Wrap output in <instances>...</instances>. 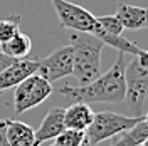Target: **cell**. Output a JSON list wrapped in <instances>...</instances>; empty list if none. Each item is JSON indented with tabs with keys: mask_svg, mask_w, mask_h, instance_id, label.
<instances>
[{
	"mask_svg": "<svg viewBox=\"0 0 148 146\" xmlns=\"http://www.w3.org/2000/svg\"><path fill=\"white\" fill-rule=\"evenodd\" d=\"M64 131V108H51L44 119L40 121L39 128L34 131V146H39L44 141L54 139L57 134H61Z\"/></svg>",
	"mask_w": 148,
	"mask_h": 146,
	"instance_id": "9",
	"label": "cell"
},
{
	"mask_svg": "<svg viewBox=\"0 0 148 146\" xmlns=\"http://www.w3.org/2000/svg\"><path fill=\"white\" fill-rule=\"evenodd\" d=\"M96 20H98L99 27L111 35H121L125 30L116 15H101V17H96Z\"/></svg>",
	"mask_w": 148,
	"mask_h": 146,
	"instance_id": "17",
	"label": "cell"
},
{
	"mask_svg": "<svg viewBox=\"0 0 148 146\" xmlns=\"http://www.w3.org/2000/svg\"><path fill=\"white\" fill-rule=\"evenodd\" d=\"M30 49H32V40H30V37H29L27 34H24V32H17V34L12 37V39H9L7 42L0 44V50L5 55L15 59V61L27 57L29 52H30Z\"/></svg>",
	"mask_w": 148,
	"mask_h": 146,
	"instance_id": "14",
	"label": "cell"
},
{
	"mask_svg": "<svg viewBox=\"0 0 148 146\" xmlns=\"http://www.w3.org/2000/svg\"><path fill=\"white\" fill-rule=\"evenodd\" d=\"M81 146H91V145H89V141H88V139H84V143Z\"/></svg>",
	"mask_w": 148,
	"mask_h": 146,
	"instance_id": "20",
	"label": "cell"
},
{
	"mask_svg": "<svg viewBox=\"0 0 148 146\" xmlns=\"http://www.w3.org/2000/svg\"><path fill=\"white\" fill-rule=\"evenodd\" d=\"M15 62V59H12V57H9V55H5L2 50H0V72L5 69V67H9L10 64H14Z\"/></svg>",
	"mask_w": 148,
	"mask_h": 146,
	"instance_id": "19",
	"label": "cell"
},
{
	"mask_svg": "<svg viewBox=\"0 0 148 146\" xmlns=\"http://www.w3.org/2000/svg\"><path fill=\"white\" fill-rule=\"evenodd\" d=\"M52 91H54L52 82H49L40 74L36 72L25 77L22 82H18L15 86V94H14L15 114H22V113L42 104L52 94Z\"/></svg>",
	"mask_w": 148,
	"mask_h": 146,
	"instance_id": "5",
	"label": "cell"
},
{
	"mask_svg": "<svg viewBox=\"0 0 148 146\" xmlns=\"http://www.w3.org/2000/svg\"><path fill=\"white\" fill-rule=\"evenodd\" d=\"M34 129L22 121L7 119V141L10 146H34Z\"/></svg>",
	"mask_w": 148,
	"mask_h": 146,
	"instance_id": "12",
	"label": "cell"
},
{
	"mask_svg": "<svg viewBox=\"0 0 148 146\" xmlns=\"http://www.w3.org/2000/svg\"><path fill=\"white\" fill-rule=\"evenodd\" d=\"M39 71V61L37 57H24L17 59L14 64L5 67L0 72V91H5L10 87H15L18 82H22L25 77L36 74Z\"/></svg>",
	"mask_w": 148,
	"mask_h": 146,
	"instance_id": "8",
	"label": "cell"
},
{
	"mask_svg": "<svg viewBox=\"0 0 148 146\" xmlns=\"http://www.w3.org/2000/svg\"><path fill=\"white\" fill-rule=\"evenodd\" d=\"M20 22H22V17L18 14L10 15L7 18H0V44L7 42L17 32H20Z\"/></svg>",
	"mask_w": 148,
	"mask_h": 146,
	"instance_id": "15",
	"label": "cell"
},
{
	"mask_svg": "<svg viewBox=\"0 0 148 146\" xmlns=\"http://www.w3.org/2000/svg\"><path fill=\"white\" fill-rule=\"evenodd\" d=\"M138 146H147V143H143V145H138Z\"/></svg>",
	"mask_w": 148,
	"mask_h": 146,
	"instance_id": "21",
	"label": "cell"
},
{
	"mask_svg": "<svg viewBox=\"0 0 148 146\" xmlns=\"http://www.w3.org/2000/svg\"><path fill=\"white\" fill-rule=\"evenodd\" d=\"M143 118H147V114H143V116H125V114L111 113V111L96 113L92 116L91 124L84 131L86 139L89 141L91 146H94L113 136H118L120 133L126 131V129L133 128Z\"/></svg>",
	"mask_w": 148,
	"mask_h": 146,
	"instance_id": "4",
	"label": "cell"
},
{
	"mask_svg": "<svg viewBox=\"0 0 148 146\" xmlns=\"http://www.w3.org/2000/svg\"><path fill=\"white\" fill-rule=\"evenodd\" d=\"M0 146H10L7 141V119H0Z\"/></svg>",
	"mask_w": 148,
	"mask_h": 146,
	"instance_id": "18",
	"label": "cell"
},
{
	"mask_svg": "<svg viewBox=\"0 0 148 146\" xmlns=\"http://www.w3.org/2000/svg\"><path fill=\"white\" fill-rule=\"evenodd\" d=\"M94 113L89 104L84 102H73L69 108H64V128L86 131L91 124Z\"/></svg>",
	"mask_w": 148,
	"mask_h": 146,
	"instance_id": "11",
	"label": "cell"
},
{
	"mask_svg": "<svg viewBox=\"0 0 148 146\" xmlns=\"http://www.w3.org/2000/svg\"><path fill=\"white\" fill-rule=\"evenodd\" d=\"M147 139H148V121L147 118H143L133 128L120 133L118 139H114L110 146H138L147 143Z\"/></svg>",
	"mask_w": 148,
	"mask_h": 146,
	"instance_id": "13",
	"label": "cell"
},
{
	"mask_svg": "<svg viewBox=\"0 0 148 146\" xmlns=\"http://www.w3.org/2000/svg\"><path fill=\"white\" fill-rule=\"evenodd\" d=\"M51 146H57V145H51Z\"/></svg>",
	"mask_w": 148,
	"mask_h": 146,
	"instance_id": "22",
	"label": "cell"
},
{
	"mask_svg": "<svg viewBox=\"0 0 148 146\" xmlns=\"http://www.w3.org/2000/svg\"><path fill=\"white\" fill-rule=\"evenodd\" d=\"M118 20L121 22L123 29L128 30H141L148 24V12L143 7L136 5H128V3H118L116 14Z\"/></svg>",
	"mask_w": 148,
	"mask_h": 146,
	"instance_id": "10",
	"label": "cell"
},
{
	"mask_svg": "<svg viewBox=\"0 0 148 146\" xmlns=\"http://www.w3.org/2000/svg\"><path fill=\"white\" fill-rule=\"evenodd\" d=\"M84 139H86V133L84 131L64 128V131L61 134H57L54 138V145H57V146H81L84 143Z\"/></svg>",
	"mask_w": 148,
	"mask_h": 146,
	"instance_id": "16",
	"label": "cell"
},
{
	"mask_svg": "<svg viewBox=\"0 0 148 146\" xmlns=\"http://www.w3.org/2000/svg\"><path fill=\"white\" fill-rule=\"evenodd\" d=\"M148 96V52L135 55L125 67V99L133 116L145 114V102Z\"/></svg>",
	"mask_w": 148,
	"mask_h": 146,
	"instance_id": "3",
	"label": "cell"
},
{
	"mask_svg": "<svg viewBox=\"0 0 148 146\" xmlns=\"http://www.w3.org/2000/svg\"><path fill=\"white\" fill-rule=\"evenodd\" d=\"M54 10L57 18L64 29H71L74 32H86L94 35L99 29V24L96 17L89 10H86L81 5H76L67 0H52Z\"/></svg>",
	"mask_w": 148,
	"mask_h": 146,
	"instance_id": "6",
	"label": "cell"
},
{
	"mask_svg": "<svg viewBox=\"0 0 148 146\" xmlns=\"http://www.w3.org/2000/svg\"><path fill=\"white\" fill-rule=\"evenodd\" d=\"M69 40L73 49V76L79 84H88L101 74V52L104 44L86 32H71Z\"/></svg>",
	"mask_w": 148,
	"mask_h": 146,
	"instance_id": "2",
	"label": "cell"
},
{
	"mask_svg": "<svg viewBox=\"0 0 148 146\" xmlns=\"http://www.w3.org/2000/svg\"><path fill=\"white\" fill-rule=\"evenodd\" d=\"M57 94L71 102H121L125 99V54L118 52L114 64L91 82L79 86L66 84L57 89Z\"/></svg>",
	"mask_w": 148,
	"mask_h": 146,
	"instance_id": "1",
	"label": "cell"
},
{
	"mask_svg": "<svg viewBox=\"0 0 148 146\" xmlns=\"http://www.w3.org/2000/svg\"><path fill=\"white\" fill-rule=\"evenodd\" d=\"M39 61V71L42 77L49 82H56L62 77L73 76V49L71 46H64L54 50L47 57H37Z\"/></svg>",
	"mask_w": 148,
	"mask_h": 146,
	"instance_id": "7",
	"label": "cell"
}]
</instances>
